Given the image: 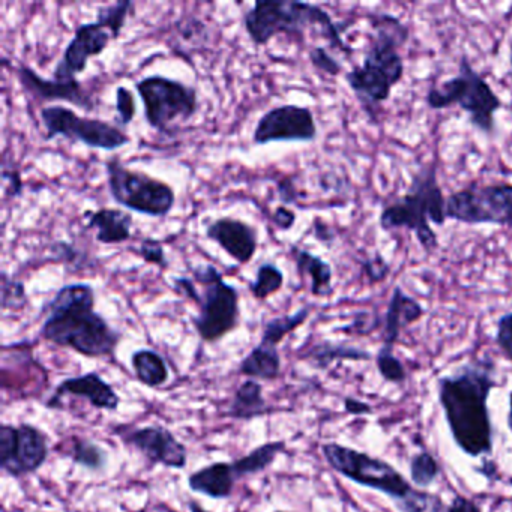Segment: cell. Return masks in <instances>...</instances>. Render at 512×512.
<instances>
[{"mask_svg": "<svg viewBox=\"0 0 512 512\" xmlns=\"http://www.w3.org/2000/svg\"><path fill=\"white\" fill-rule=\"evenodd\" d=\"M496 364L490 356L470 359L437 380V397L452 440L463 454L491 455L494 428L488 398L496 388Z\"/></svg>", "mask_w": 512, "mask_h": 512, "instance_id": "1", "label": "cell"}, {"mask_svg": "<svg viewBox=\"0 0 512 512\" xmlns=\"http://www.w3.org/2000/svg\"><path fill=\"white\" fill-rule=\"evenodd\" d=\"M95 304L92 284H65L44 304L40 338L85 358H115L122 334L95 310Z\"/></svg>", "mask_w": 512, "mask_h": 512, "instance_id": "2", "label": "cell"}, {"mask_svg": "<svg viewBox=\"0 0 512 512\" xmlns=\"http://www.w3.org/2000/svg\"><path fill=\"white\" fill-rule=\"evenodd\" d=\"M370 46L361 65L346 73L347 86L371 121H377L380 107L391 98L392 89L403 80L404 61L400 49L409 41L410 31L398 17L386 13L370 16Z\"/></svg>", "mask_w": 512, "mask_h": 512, "instance_id": "3", "label": "cell"}, {"mask_svg": "<svg viewBox=\"0 0 512 512\" xmlns=\"http://www.w3.org/2000/svg\"><path fill=\"white\" fill-rule=\"evenodd\" d=\"M242 25L256 47L268 46L278 35L301 40L308 29H316L332 50L346 56L355 52L343 38L347 25L334 22L328 11L308 2L257 0L242 17Z\"/></svg>", "mask_w": 512, "mask_h": 512, "instance_id": "4", "label": "cell"}, {"mask_svg": "<svg viewBox=\"0 0 512 512\" xmlns=\"http://www.w3.org/2000/svg\"><path fill=\"white\" fill-rule=\"evenodd\" d=\"M446 197L437 179L436 163L424 167L413 176L409 190L400 199L389 203L380 212L379 226L383 232L406 229L415 233L425 253L439 248L434 226H445Z\"/></svg>", "mask_w": 512, "mask_h": 512, "instance_id": "5", "label": "cell"}, {"mask_svg": "<svg viewBox=\"0 0 512 512\" xmlns=\"http://www.w3.org/2000/svg\"><path fill=\"white\" fill-rule=\"evenodd\" d=\"M425 103L433 110L460 107L469 116L470 124L484 134L496 131V115L503 106L490 83L472 67L466 56L458 62L457 76L430 88Z\"/></svg>", "mask_w": 512, "mask_h": 512, "instance_id": "6", "label": "cell"}, {"mask_svg": "<svg viewBox=\"0 0 512 512\" xmlns=\"http://www.w3.org/2000/svg\"><path fill=\"white\" fill-rule=\"evenodd\" d=\"M191 278L199 286V298L194 302L199 313L191 323L203 343H218L239 326L241 295L238 287L227 283L214 265L196 266L191 269Z\"/></svg>", "mask_w": 512, "mask_h": 512, "instance_id": "7", "label": "cell"}, {"mask_svg": "<svg viewBox=\"0 0 512 512\" xmlns=\"http://www.w3.org/2000/svg\"><path fill=\"white\" fill-rule=\"evenodd\" d=\"M322 455L334 472L361 487L385 494L397 503L406 500L415 488L410 482L382 458L365 454L341 443H323Z\"/></svg>", "mask_w": 512, "mask_h": 512, "instance_id": "8", "label": "cell"}, {"mask_svg": "<svg viewBox=\"0 0 512 512\" xmlns=\"http://www.w3.org/2000/svg\"><path fill=\"white\" fill-rule=\"evenodd\" d=\"M104 167L110 197L121 208L151 218L167 217L175 208L176 193L172 185L130 169L118 158L107 160Z\"/></svg>", "mask_w": 512, "mask_h": 512, "instance_id": "9", "label": "cell"}, {"mask_svg": "<svg viewBox=\"0 0 512 512\" xmlns=\"http://www.w3.org/2000/svg\"><path fill=\"white\" fill-rule=\"evenodd\" d=\"M142 100L143 116L152 130L169 133L175 122H188L199 112V95L193 86L170 77H142L134 83Z\"/></svg>", "mask_w": 512, "mask_h": 512, "instance_id": "10", "label": "cell"}, {"mask_svg": "<svg viewBox=\"0 0 512 512\" xmlns=\"http://www.w3.org/2000/svg\"><path fill=\"white\" fill-rule=\"evenodd\" d=\"M40 118L46 131V140L62 137L73 143H82L86 148L107 152L118 151L131 142V137L118 125L103 119L77 115L68 107H43Z\"/></svg>", "mask_w": 512, "mask_h": 512, "instance_id": "11", "label": "cell"}, {"mask_svg": "<svg viewBox=\"0 0 512 512\" xmlns=\"http://www.w3.org/2000/svg\"><path fill=\"white\" fill-rule=\"evenodd\" d=\"M448 220L467 226L512 227V184L476 185L446 197Z\"/></svg>", "mask_w": 512, "mask_h": 512, "instance_id": "12", "label": "cell"}, {"mask_svg": "<svg viewBox=\"0 0 512 512\" xmlns=\"http://www.w3.org/2000/svg\"><path fill=\"white\" fill-rule=\"evenodd\" d=\"M49 437L37 425H0V469L14 479L35 475L49 460Z\"/></svg>", "mask_w": 512, "mask_h": 512, "instance_id": "13", "label": "cell"}, {"mask_svg": "<svg viewBox=\"0 0 512 512\" xmlns=\"http://www.w3.org/2000/svg\"><path fill=\"white\" fill-rule=\"evenodd\" d=\"M313 110L298 104H281L263 113L253 131L256 146L271 143H311L317 139Z\"/></svg>", "mask_w": 512, "mask_h": 512, "instance_id": "14", "label": "cell"}, {"mask_svg": "<svg viewBox=\"0 0 512 512\" xmlns=\"http://www.w3.org/2000/svg\"><path fill=\"white\" fill-rule=\"evenodd\" d=\"M113 433L118 434L128 448L143 455L152 466H163L173 470H184L187 467V446L179 442L178 437L163 425H146L139 428L116 425Z\"/></svg>", "mask_w": 512, "mask_h": 512, "instance_id": "15", "label": "cell"}, {"mask_svg": "<svg viewBox=\"0 0 512 512\" xmlns=\"http://www.w3.org/2000/svg\"><path fill=\"white\" fill-rule=\"evenodd\" d=\"M112 41H115L113 35L97 20L83 23L65 47L61 61L53 71V79L62 82L77 80L79 74L85 73L89 61L103 55Z\"/></svg>", "mask_w": 512, "mask_h": 512, "instance_id": "16", "label": "cell"}, {"mask_svg": "<svg viewBox=\"0 0 512 512\" xmlns=\"http://www.w3.org/2000/svg\"><path fill=\"white\" fill-rule=\"evenodd\" d=\"M67 397L82 398L88 401L89 406L104 412H116L121 406V397L109 382L101 377L97 371L80 374V376L67 377L53 389V394L44 406L50 410H62Z\"/></svg>", "mask_w": 512, "mask_h": 512, "instance_id": "17", "label": "cell"}, {"mask_svg": "<svg viewBox=\"0 0 512 512\" xmlns=\"http://www.w3.org/2000/svg\"><path fill=\"white\" fill-rule=\"evenodd\" d=\"M17 80L23 91L37 101H61V103L73 104L79 109L92 112L95 109V100L85 85L79 79L71 82H62V80L44 79L34 68L28 65L20 64L16 68Z\"/></svg>", "mask_w": 512, "mask_h": 512, "instance_id": "18", "label": "cell"}, {"mask_svg": "<svg viewBox=\"0 0 512 512\" xmlns=\"http://www.w3.org/2000/svg\"><path fill=\"white\" fill-rule=\"evenodd\" d=\"M206 238L217 244L238 265H248L259 248V232L247 221L221 217L205 229Z\"/></svg>", "mask_w": 512, "mask_h": 512, "instance_id": "19", "label": "cell"}, {"mask_svg": "<svg viewBox=\"0 0 512 512\" xmlns=\"http://www.w3.org/2000/svg\"><path fill=\"white\" fill-rule=\"evenodd\" d=\"M425 308L413 296L407 295L400 286H395L389 298L388 308L382 319V346L394 350L401 332L424 317Z\"/></svg>", "mask_w": 512, "mask_h": 512, "instance_id": "20", "label": "cell"}, {"mask_svg": "<svg viewBox=\"0 0 512 512\" xmlns=\"http://www.w3.org/2000/svg\"><path fill=\"white\" fill-rule=\"evenodd\" d=\"M238 482L232 463L227 461H215L208 466L200 467L187 479L188 488L193 493L215 500L230 499Z\"/></svg>", "mask_w": 512, "mask_h": 512, "instance_id": "21", "label": "cell"}, {"mask_svg": "<svg viewBox=\"0 0 512 512\" xmlns=\"http://www.w3.org/2000/svg\"><path fill=\"white\" fill-rule=\"evenodd\" d=\"M88 217L86 230H95L98 244L121 245L133 236V215L122 209L103 208L85 212Z\"/></svg>", "mask_w": 512, "mask_h": 512, "instance_id": "22", "label": "cell"}, {"mask_svg": "<svg viewBox=\"0 0 512 512\" xmlns=\"http://www.w3.org/2000/svg\"><path fill=\"white\" fill-rule=\"evenodd\" d=\"M290 256L295 262L296 274L299 278L310 281V293L316 298H326L334 293L332 280H334V271L329 262L322 257L305 248L292 245L290 247Z\"/></svg>", "mask_w": 512, "mask_h": 512, "instance_id": "23", "label": "cell"}, {"mask_svg": "<svg viewBox=\"0 0 512 512\" xmlns=\"http://www.w3.org/2000/svg\"><path fill=\"white\" fill-rule=\"evenodd\" d=\"M272 407L263 395V385L257 380L247 379L233 394L227 416L235 421H253L272 412Z\"/></svg>", "mask_w": 512, "mask_h": 512, "instance_id": "24", "label": "cell"}, {"mask_svg": "<svg viewBox=\"0 0 512 512\" xmlns=\"http://www.w3.org/2000/svg\"><path fill=\"white\" fill-rule=\"evenodd\" d=\"M281 367L283 362L278 347L259 343L244 356L238 373L257 382H275L280 379Z\"/></svg>", "mask_w": 512, "mask_h": 512, "instance_id": "25", "label": "cell"}, {"mask_svg": "<svg viewBox=\"0 0 512 512\" xmlns=\"http://www.w3.org/2000/svg\"><path fill=\"white\" fill-rule=\"evenodd\" d=\"M302 361L310 362L314 368L326 370L329 365L338 361H371L373 355L361 347L350 346V344L334 343V341H319L308 349L299 353Z\"/></svg>", "mask_w": 512, "mask_h": 512, "instance_id": "26", "label": "cell"}, {"mask_svg": "<svg viewBox=\"0 0 512 512\" xmlns=\"http://www.w3.org/2000/svg\"><path fill=\"white\" fill-rule=\"evenodd\" d=\"M58 452L70 458L76 466L89 472L101 473L109 466V454L106 449L86 437H68L62 446H59Z\"/></svg>", "mask_w": 512, "mask_h": 512, "instance_id": "27", "label": "cell"}, {"mask_svg": "<svg viewBox=\"0 0 512 512\" xmlns=\"http://www.w3.org/2000/svg\"><path fill=\"white\" fill-rule=\"evenodd\" d=\"M131 367L137 382L146 388L160 389L169 382V365L157 350H136L131 355Z\"/></svg>", "mask_w": 512, "mask_h": 512, "instance_id": "28", "label": "cell"}, {"mask_svg": "<svg viewBox=\"0 0 512 512\" xmlns=\"http://www.w3.org/2000/svg\"><path fill=\"white\" fill-rule=\"evenodd\" d=\"M286 452V442L284 440H272V442L262 443L251 449L244 457L232 461L233 472H235L238 481L256 476L259 473L268 470L277 460L278 455Z\"/></svg>", "mask_w": 512, "mask_h": 512, "instance_id": "29", "label": "cell"}, {"mask_svg": "<svg viewBox=\"0 0 512 512\" xmlns=\"http://www.w3.org/2000/svg\"><path fill=\"white\" fill-rule=\"evenodd\" d=\"M310 314L311 307H302L293 314H284V316L272 317V319L266 320L259 343L272 347L280 346L287 335L292 334L307 322Z\"/></svg>", "mask_w": 512, "mask_h": 512, "instance_id": "30", "label": "cell"}, {"mask_svg": "<svg viewBox=\"0 0 512 512\" xmlns=\"http://www.w3.org/2000/svg\"><path fill=\"white\" fill-rule=\"evenodd\" d=\"M284 286V272L275 263L263 262L257 268L256 278L248 281V292L256 301L263 302L280 292Z\"/></svg>", "mask_w": 512, "mask_h": 512, "instance_id": "31", "label": "cell"}, {"mask_svg": "<svg viewBox=\"0 0 512 512\" xmlns=\"http://www.w3.org/2000/svg\"><path fill=\"white\" fill-rule=\"evenodd\" d=\"M134 2L131 0H122L113 5H106V7L98 8L97 22L103 25L113 38L119 40L125 25H127L128 17L131 16V11H134Z\"/></svg>", "mask_w": 512, "mask_h": 512, "instance_id": "32", "label": "cell"}, {"mask_svg": "<svg viewBox=\"0 0 512 512\" xmlns=\"http://www.w3.org/2000/svg\"><path fill=\"white\" fill-rule=\"evenodd\" d=\"M410 479L419 490L431 487L439 478L440 467L431 452L421 451L410 458Z\"/></svg>", "mask_w": 512, "mask_h": 512, "instance_id": "33", "label": "cell"}, {"mask_svg": "<svg viewBox=\"0 0 512 512\" xmlns=\"http://www.w3.org/2000/svg\"><path fill=\"white\" fill-rule=\"evenodd\" d=\"M0 289H2V298H0V305L2 311H22L29 305V296L26 292V286L20 280L11 278L7 272H2L0 277Z\"/></svg>", "mask_w": 512, "mask_h": 512, "instance_id": "34", "label": "cell"}, {"mask_svg": "<svg viewBox=\"0 0 512 512\" xmlns=\"http://www.w3.org/2000/svg\"><path fill=\"white\" fill-rule=\"evenodd\" d=\"M395 506L400 512H449V505L443 502L442 497L419 488Z\"/></svg>", "mask_w": 512, "mask_h": 512, "instance_id": "35", "label": "cell"}, {"mask_svg": "<svg viewBox=\"0 0 512 512\" xmlns=\"http://www.w3.org/2000/svg\"><path fill=\"white\" fill-rule=\"evenodd\" d=\"M376 367L385 382L392 383V385H401L406 382V367L401 359L395 356L394 350L380 347L376 353Z\"/></svg>", "mask_w": 512, "mask_h": 512, "instance_id": "36", "label": "cell"}, {"mask_svg": "<svg viewBox=\"0 0 512 512\" xmlns=\"http://www.w3.org/2000/svg\"><path fill=\"white\" fill-rule=\"evenodd\" d=\"M134 254L139 256L143 262L148 265L157 266L161 271H167L170 268L169 259L166 256L163 242L155 238H143L139 247L134 250Z\"/></svg>", "mask_w": 512, "mask_h": 512, "instance_id": "37", "label": "cell"}, {"mask_svg": "<svg viewBox=\"0 0 512 512\" xmlns=\"http://www.w3.org/2000/svg\"><path fill=\"white\" fill-rule=\"evenodd\" d=\"M116 122L119 127H128L137 115L133 92L125 86L116 88Z\"/></svg>", "mask_w": 512, "mask_h": 512, "instance_id": "38", "label": "cell"}, {"mask_svg": "<svg viewBox=\"0 0 512 512\" xmlns=\"http://www.w3.org/2000/svg\"><path fill=\"white\" fill-rule=\"evenodd\" d=\"M308 59H310L314 70L326 74V76L338 77L343 73V65L328 52L326 47H313V49H310V52H308Z\"/></svg>", "mask_w": 512, "mask_h": 512, "instance_id": "39", "label": "cell"}, {"mask_svg": "<svg viewBox=\"0 0 512 512\" xmlns=\"http://www.w3.org/2000/svg\"><path fill=\"white\" fill-rule=\"evenodd\" d=\"M494 340H496L503 358L508 359L512 364V311L502 314L497 320Z\"/></svg>", "mask_w": 512, "mask_h": 512, "instance_id": "40", "label": "cell"}, {"mask_svg": "<svg viewBox=\"0 0 512 512\" xmlns=\"http://www.w3.org/2000/svg\"><path fill=\"white\" fill-rule=\"evenodd\" d=\"M361 268L370 284L382 283V281L388 278L389 272H391V265L386 262L385 257L380 253L373 257H367L361 263Z\"/></svg>", "mask_w": 512, "mask_h": 512, "instance_id": "41", "label": "cell"}, {"mask_svg": "<svg viewBox=\"0 0 512 512\" xmlns=\"http://www.w3.org/2000/svg\"><path fill=\"white\" fill-rule=\"evenodd\" d=\"M2 181H4L5 185H8L7 196H10L11 199H19V197L23 196V190H25V184H23L22 175H20L17 170L8 169L7 166H4L2 169Z\"/></svg>", "mask_w": 512, "mask_h": 512, "instance_id": "42", "label": "cell"}, {"mask_svg": "<svg viewBox=\"0 0 512 512\" xmlns=\"http://www.w3.org/2000/svg\"><path fill=\"white\" fill-rule=\"evenodd\" d=\"M277 194L283 206L295 205L299 206V191L292 179H283L277 182Z\"/></svg>", "mask_w": 512, "mask_h": 512, "instance_id": "43", "label": "cell"}, {"mask_svg": "<svg viewBox=\"0 0 512 512\" xmlns=\"http://www.w3.org/2000/svg\"><path fill=\"white\" fill-rule=\"evenodd\" d=\"M272 223L280 232H289L296 224V214L289 206H277L274 217H272Z\"/></svg>", "mask_w": 512, "mask_h": 512, "instance_id": "44", "label": "cell"}, {"mask_svg": "<svg viewBox=\"0 0 512 512\" xmlns=\"http://www.w3.org/2000/svg\"><path fill=\"white\" fill-rule=\"evenodd\" d=\"M344 412L349 415L364 416L373 413V407L367 401L358 400V398L346 397L343 400Z\"/></svg>", "mask_w": 512, "mask_h": 512, "instance_id": "45", "label": "cell"}, {"mask_svg": "<svg viewBox=\"0 0 512 512\" xmlns=\"http://www.w3.org/2000/svg\"><path fill=\"white\" fill-rule=\"evenodd\" d=\"M449 512H482L472 499L466 496H455L449 503Z\"/></svg>", "mask_w": 512, "mask_h": 512, "instance_id": "46", "label": "cell"}, {"mask_svg": "<svg viewBox=\"0 0 512 512\" xmlns=\"http://www.w3.org/2000/svg\"><path fill=\"white\" fill-rule=\"evenodd\" d=\"M313 232L314 238H316L317 241L322 242V244H329V242H332L335 239V235L334 232H332L331 227H329L328 224L323 223L320 218H316V220H314Z\"/></svg>", "mask_w": 512, "mask_h": 512, "instance_id": "47", "label": "cell"}, {"mask_svg": "<svg viewBox=\"0 0 512 512\" xmlns=\"http://www.w3.org/2000/svg\"><path fill=\"white\" fill-rule=\"evenodd\" d=\"M476 470H478L481 475L487 476L488 479H491L493 478V475H496L497 473V466L493 461H484L482 467H478Z\"/></svg>", "mask_w": 512, "mask_h": 512, "instance_id": "48", "label": "cell"}, {"mask_svg": "<svg viewBox=\"0 0 512 512\" xmlns=\"http://www.w3.org/2000/svg\"><path fill=\"white\" fill-rule=\"evenodd\" d=\"M187 506L188 509H190V512H211L208 511V509L203 508V506L200 505L199 502H196V500H188Z\"/></svg>", "mask_w": 512, "mask_h": 512, "instance_id": "49", "label": "cell"}, {"mask_svg": "<svg viewBox=\"0 0 512 512\" xmlns=\"http://www.w3.org/2000/svg\"><path fill=\"white\" fill-rule=\"evenodd\" d=\"M508 401H509L508 428H509V431H511V433H512V392H511V394H509Z\"/></svg>", "mask_w": 512, "mask_h": 512, "instance_id": "50", "label": "cell"}, {"mask_svg": "<svg viewBox=\"0 0 512 512\" xmlns=\"http://www.w3.org/2000/svg\"><path fill=\"white\" fill-rule=\"evenodd\" d=\"M509 56H511V73H512V37H511V41H509Z\"/></svg>", "mask_w": 512, "mask_h": 512, "instance_id": "51", "label": "cell"}, {"mask_svg": "<svg viewBox=\"0 0 512 512\" xmlns=\"http://www.w3.org/2000/svg\"><path fill=\"white\" fill-rule=\"evenodd\" d=\"M274 512H287V511H274Z\"/></svg>", "mask_w": 512, "mask_h": 512, "instance_id": "52", "label": "cell"}, {"mask_svg": "<svg viewBox=\"0 0 512 512\" xmlns=\"http://www.w3.org/2000/svg\"><path fill=\"white\" fill-rule=\"evenodd\" d=\"M511 230H512V227H511Z\"/></svg>", "mask_w": 512, "mask_h": 512, "instance_id": "53", "label": "cell"}]
</instances>
